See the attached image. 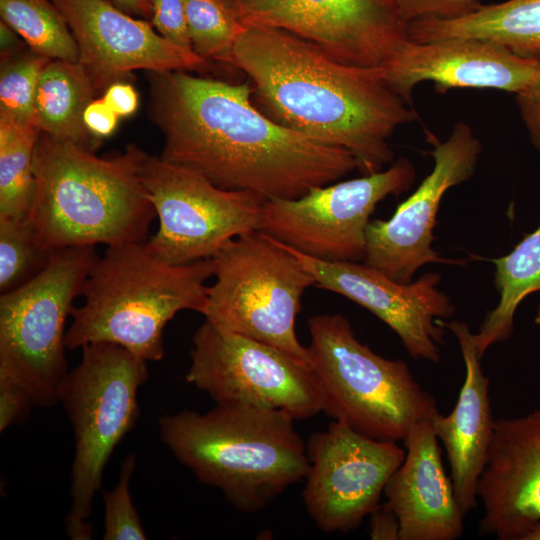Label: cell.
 <instances>
[{
    "mask_svg": "<svg viewBox=\"0 0 540 540\" xmlns=\"http://www.w3.org/2000/svg\"><path fill=\"white\" fill-rule=\"evenodd\" d=\"M148 75V115L164 139L160 157L220 188L296 199L358 168L348 150L265 116L248 80L234 84L186 71Z\"/></svg>",
    "mask_w": 540,
    "mask_h": 540,
    "instance_id": "6da1fadb",
    "label": "cell"
},
{
    "mask_svg": "<svg viewBox=\"0 0 540 540\" xmlns=\"http://www.w3.org/2000/svg\"><path fill=\"white\" fill-rule=\"evenodd\" d=\"M232 66L244 72L255 107L277 124L342 147L369 175L393 161L389 139L418 114L383 67L339 62L284 30L244 26Z\"/></svg>",
    "mask_w": 540,
    "mask_h": 540,
    "instance_id": "7a4b0ae2",
    "label": "cell"
},
{
    "mask_svg": "<svg viewBox=\"0 0 540 540\" xmlns=\"http://www.w3.org/2000/svg\"><path fill=\"white\" fill-rule=\"evenodd\" d=\"M147 153L135 144L98 157L40 132L28 213L39 244L69 247L145 243L156 212L142 181Z\"/></svg>",
    "mask_w": 540,
    "mask_h": 540,
    "instance_id": "3957f363",
    "label": "cell"
},
{
    "mask_svg": "<svg viewBox=\"0 0 540 540\" xmlns=\"http://www.w3.org/2000/svg\"><path fill=\"white\" fill-rule=\"evenodd\" d=\"M294 421L283 410L236 403L184 409L158 424L163 443L199 482L256 513L306 476V444Z\"/></svg>",
    "mask_w": 540,
    "mask_h": 540,
    "instance_id": "277c9868",
    "label": "cell"
},
{
    "mask_svg": "<svg viewBox=\"0 0 540 540\" xmlns=\"http://www.w3.org/2000/svg\"><path fill=\"white\" fill-rule=\"evenodd\" d=\"M212 276L211 259L173 265L145 243L107 246L84 281L83 305L72 309L66 347L109 342L146 362L159 361L166 324L183 310L203 313Z\"/></svg>",
    "mask_w": 540,
    "mask_h": 540,
    "instance_id": "5b68a950",
    "label": "cell"
},
{
    "mask_svg": "<svg viewBox=\"0 0 540 540\" xmlns=\"http://www.w3.org/2000/svg\"><path fill=\"white\" fill-rule=\"evenodd\" d=\"M312 368L323 412L376 440H404L418 421L438 412L435 398L402 359L373 352L340 313L308 319Z\"/></svg>",
    "mask_w": 540,
    "mask_h": 540,
    "instance_id": "8992f818",
    "label": "cell"
},
{
    "mask_svg": "<svg viewBox=\"0 0 540 540\" xmlns=\"http://www.w3.org/2000/svg\"><path fill=\"white\" fill-rule=\"evenodd\" d=\"M146 361L124 347L95 342L82 347L79 364L62 380L58 401L73 427L71 508L65 528L72 540H90L93 500L113 450L136 424L137 392L149 377Z\"/></svg>",
    "mask_w": 540,
    "mask_h": 540,
    "instance_id": "52a82bcc",
    "label": "cell"
},
{
    "mask_svg": "<svg viewBox=\"0 0 540 540\" xmlns=\"http://www.w3.org/2000/svg\"><path fill=\"white\" fill-rule=\"evenodd\" d=\"M215 283L202 315L224 331L275 346L312 367L295 321L313 275L284 244L260 230L236 237L212 258Z\"/></svg>",
    "mask_w": 540,
    "mask_h": 540,
    "instance_id": "ba28073f",
    "label": "cell"
},
{
    "mask_svg": "<svg viewBox=\"0 0 540 540\" xmlns=\"http://www.w3.org/2000/svg\"><path fill=\"white\" fill-rule=\"evenodd\" d=\"M98 257L95 246L54 251L38 275L0 296V378L21 386L35 405L59 402L68 373L65 323Z\"/></svg>",
    "mask_w": 540,
    "mask_h": 540,
    "instance_id": "9c48e42d",
    "label": "cell"
},
{
    "mask_svg": "<svg viewBox=\"0 0 540 540\" xmlns=\"http://www.w3.org/2000/svg\"><path fill=\"white\" fill-rule=\"evenodd\" d=\"M141 176L159 220L145 246L166 263L211 259L229 241L260 229L264 199L252 192L220 188L191 169L148 154Z\"/></svg>",
    "mask_w": 540,
    "mask_h": 540,
    "instance_id": "30bf717a",
    "label": "cell"
},
{
    "mask_svg": "<svg viewBox=\"0 0 540 540\" xmlns=\"http://www.w3.org/2000/svg\"><path fill=\"white\" fill-rule=\"evenodd\" d=\"M186 381L216 404L279 409L295 420L323 412V395L313 368L287 352L207 320L193 335Z\"/></svg>",
    "mask_w": 540,
    "mask_h": 540,
    "instance_id": "8fae6325",
    "label": "cell"
},
{
    "mask_svg": "<svg viewBox=\"0 0 540 540\" xmlns=\"http://www.w3.org/2000/svg\"><path fill=\"white\" fill-rule=\"evenodd\" d=\"M413 164L400 158L387 169L311 189L296 199L264 200L260 231L309 257L364 262L366 230L377 204L408 190Z\"/></svg>",
    "mask_w": 540,
    "mask_h": 540,
    "instance_id": "7c38bea8",
    "label": "cell"
},
{
    "mask_svg": "<svg viewBox=\"0 0 540 540\" xmlns=\"http://www.w3.org/2000/svg\"><path fill=\"white\" fill-rule=\"evenodd\" d=\"M243 26L284 30L354 66L384 67L408 41L395 0H225Z\"/></svg>",
    "mask_w": 540,
    "mask_h": 540,
    "instance_id": "4fadbf2b",
    "label": "cell"
},
{
    "mask_svg": "<svg viewBox=\"0 0 540 540\" xmlns=\"http://www.w3.org/2000/svg\"><path fill=\"white\" fill-rule=\"evenodd\" d=\"M308 470L302 499L307 514L323 532L356 529L380 504L405 450L376 440L334 420L306 444Z\"/></svg>",
    "mask_w": 540,
    "mask_h": 540,
    "instance_id": "5bb4252c",
    "label": "cell"
},
{
    "mask_svg": "<svg viewBox=\"0 0 540 540\" xmlns=\"http://www.w3.org/2000/svg\"><path fill=\"white\" fill-rule=\"evenodd\" d=\"M482 145L465 122L454 124L449 137L430 152L432 171L388 220H372L366 230L364 263L400 283H410L430 263L463 264L433 249L434 227L444 194L475 173Z\"/></svg>",
    "mask_w": 540,
    "mask_h": 540,
    "instance_id": "9a60e30c",
    "label": "cell"
},
{
    "mask_svg": "<svg viewBox=\"0 0 540 540\" xmlns=\"http://www.w3.org/2000/svg\"><path fill=\"white\" fill-rule=\"evenodd\" d=\"M287 247L313 275L318 288L366 308L396 333L413 359L441 360L445 328L439 319L451 317L455 308L438 288V273L427 272L404 284L364 262L325 261Z\"/></svg>",
    "mask_w": 540,
    "mask_h": 540,
    "instance_id": "2e32d148",
    "label": "cell"
},
{
    "mask_svg": "<svg viewBox=\"0 0 540 540\" xmlns=\"http://www.w3.org/2000/svg\"><path fill=\"white\" fill-rule=\"evenodd\" d=\"M79 50L78 62L96 92L124 81L135 70L203 71L209 61L193 49L162 37L153 25L133 18L108 0H53Z\"/></svg>",
    "mask_w": 540,
    "mask_h": 540,
    "instance_id": "e0dca14e",
    "label": "cell"
},
{
    "mask_svg": "<svg viewBox=\"0 0 540 540\" xmlns=\"http://www.w3.org/2000/svg\"><path fill=\"white\" fill-rule=\"evenodd\" d=\"M392 89L413 106V90L424 81L438 93L453 88H488L517 94L539 74L540 62L477 38L426 43L408 40L383 67Z\"/></svg>",
    "mask_w": 540,
    "mask_h": 540,
    "instance_id": "ac0fdd59",
    "label": "cell"
},
{
    "mask_svg": "<svg viewBox=\"0 0 540 540\" xmlns=\"http://www.w3.org/2000/svg\"><path fill=\"white\" fill-rule=\"evenodd\" d=\"M477 496L483 507L480 535L523 540L540 521V406L494 421Z\"/></svg>",
    "mask_w": 540,
    "mask_h": 540,
    "instance_id": "d6986e66",
    "label": "cell"
},
{
    "mask_svg": "<svg viewBox=\"0 0 540 540\" xmlns=\"http://www.w3.org/2000/svg\"><path fill=\"white\" fill-rule=\"evenodd\" d=\"M404 441L405 457L388 480L386 505L400 525V540H456L464 514L445 472L432 416L415 423Z\"/></svg>",
    "mask_w": 540,
    "mask_h": 540,
    "instance_id": "ffe728a7",
    "label": "cell"
},
{
    "mask_svg": "<svg viewBox=\"0 0 540 540\" xmlns=\"http://www.w3.org/2000/svg\"><path fill=\"white\" fill-rule=\"evenodd\" d=\"M458 341L465 365V378L456 405L448 415L435 413L432 424L443 444L457 503L464 514L475 509L477 488L486 465L493 436L494 419L489 396V378L480 364L474 333L459 320H439Z\"/></svg>",
    "mask_w": 540,
    "mask_h": 540,
    "instance_id": "44dd1931",
    "label": "cell"
},
{
    "mask_svg": "<svg viewBox=\"0 0 540 540\" xmlns=\"http://www.w3.org/2000/svg\"><path fill=\"white\" fill-rule=\"evenodd\" d=\"M407 35L416 43L456 37L482 39L540 62V0H506L483 4L456 19L415 21L408 24Z\"/></svg>",
    "mask_w": 540,
    "mask_h": 540,
    "instance_id": "7402d4cb",
    "label": "cell"
},
{
    "mask_svg": "<svg viewBox=\"0 0 540 540\" xmlns=\"http://www.w3.org/2000/svg\"><path fill=\"white\" fill-rule=\"evenodd\" d=\"M95 94L79 62L50 60L40 74L34 99L40 132L95 152L100 140L90 134L83 121L84 110Z\"/></svg>",
    "mask_w": 540,
    "mask_h": 540,
    "instance_id": "603a6c76",
    "label": "cell"
},
{
    "mask_svg": "<svg viewBox=\"0 0 540 540\" xmlns=\"http://www.w3.org/2000/svg\"><path fill=\"white\" fill-rule=\"evenodd\" d=\"M494 284L500 299L474 334L482 358L489 347L510 338L517 307L529 294L540 291V224L507 255L493 260Z\"/></svg>",
    "mask_w": 540,
    "mask_h": 540,
    "instance_id": "cb8c5ba5",
    "label": "cell"
},
{
    "mask_svg": "<svg viewBox=\"0 0 540 540\" xmlns=\"http://www.w3.org/2000/svg\"><path fill=\"white\" fill-rule=\"evenodd\" d=\"M0 16L33 52L78 62L77 43L53 0H0Z\"/></svg>",
    "mask_w": 540,
    "mask_h": 540,
    "instance_id": "d4e9b609",
    "label": "cell"
},
{
    "mask_svg": "<svg viewBox=\"0 0 540 540\" xmlns=\"http://www.w3.org/2000/svg\"><path fill=\"white\" fill-rule=\"evenodd\" d=\"M40 134L34 125L0 120V218L28 216L33 192V156Z\"/></svg>",
    "mask_w": 540,
    "mask_h": 540,
    "instance_id": "484cf974",
    "label": "cell"
},
{
    "mask_svg": "<svg viewBox=\"0 0 540 540\" xmlns=\"http://www.w3.org/2000/svg\"><path fill=\"white\" fill-rule=\"evenodd\" d=\"M192 49L205 60L232 66L233 50L244 26L225 0H185Z\"/></svg>",
    "mask_w": 540,
    "mask_h": 540,
    "instance_id": "4316f807",
    "label": "cell"
},
{
    "mask_svg": "<svg viewBox=\"0 0 540 540\" xmlns=\"http://www.w3.org/2000/svg\"><path fill=\"white\" fill-rule=\"evenodd\" d=\"M53 252L38 242L28 216L0 218V292L13 291L38 275Z\"/></svg>",
    "mask_w": 540,
    "mask_h": 540,
    "instance_id": "83f0119b",
    "label": "cell"
},
{
    "mask_svg": "<svg viewBox=\"0 0 540 540\" xmlns=\"http://www.w3.org/2000/svg\"><path fill=\"white\" fill-rule=\"evenodd\" d=\"M50 60L29 49L1 62L0 120L16 125H36V88L40 74Z\"/></svg>",
    "mask_w": 540,
    "mask_h": 540,
    "instance_id": "f1b7e54d",
    "label": "cell"
},
{
    "mask_svg": "<svg viewBox=\"0 0 540 540\" xmlns=\"http://www.w3.org/2000/svg\"><path fill=\"white\" fill-rule=\"evenodd\" d=\"M135 467V455L122 462L117 485L104 491V540H145L146 533L132 503L129 482Z\"/></svg>",
    "mask_w": 540,
    "mask_h": 540,
    "instance_id": "f546056e",
    "label": "cell"
},
{
    "mask_svg": "<svg viewBox=\"0 0 540 540\" xmlns=\"http://www.w3.org/2000/svg\"><path fill=\"white\" fill-rule=\"evenodd\" d=\"M401 19L408 25L426 19L450 20L479 9L481 0H395Z\"/></svg>",
    "mask_w": 540,
    "mask_h": 540,
    "instance_id": "4dcf8cb0",
    "label": "cell"
},
{
    "mask_svg": "<svg viewBox=\"0 0 540 540\" xmlns=\"http://www.w3.org/2000/svg\"><path fill=\"white\" fill-rule=\"evenodd\" d=\"M151 24L169 42L192 49L185 0H150Z\"/></svg>",
    "mask_w": 540,
    "mask_h": 540,
    "instance_id": "1f68e13d",
    "label": "cell"
},
{
    "mask_svg": "<svg viewBox=\"0 0 540 540\" xmlns=\"http://www.w3.org/2000/svg\"><path fill=\"white\" fill-rule=\"evenodd\" d=\"M33 401L18 384L0 378V431L19 423L28 413Z\"/></svg>",
    "mask_w": 540,
    "mask_h": 540,
    "instance_id": "d6a6232c",
    "label": "cell"
},
{
    "mask_svg": "<svg viewBox=\"0 0 540 540\" xmlns=\"http://www.w3.org/2000/svg\"><path fill=\"white\" fill-rule=\"evenodd\" d=\"M516 103L530 141L540 155V74L516 94Z\"/></svg>",
    "mask_w": 540,
    "mask_h": 540,
    "instance_id": "836d02e7",
    "label": "cell"
},
{
    "mask_svg": "<svg viewBox=\"0 0 540 540\" xmlns=\"http://www.w3.org/2000/svg\"><path fill=\"white\" fill-rule=\"evenodd\" d=\"M118 119L119 116L103 97L93 99L83 113L87 130L98 140L110 136L115 131Z\"/></svg>",
    "mask_w": 540,
    "mask_h": 540,
    "instance_id": "e575fe53",
    "label": "cell"
},
{
    "mask_svg": "<svg viewBox=\"0 0 540 540\" xmlns=\"http://www.w3.org/2000/svg\"><path fill=\"white\" fill-rule=\"evenodd\" d=\"M120 117L132 115L138 107V95L134 87L125 81L111 84L102 96Z\"/></svg>",
    "mask_w": 540,
    "mask_h": 540,
    "instance_id": "d590c367",
    "label": "cell"
},
{
    "mask_svg": "<svg viewBox=\"0 0 540 540\" xmlns=\"http://www.w3.org/2000/svg\"><path fill=\"white\" fill-rule=\"evenodd\" d=\"M369 525V534L373 540H400L399 521L386 503L379 504L369 515Z\"/></svg>",
    "mask_w": 540,
    "mask_h": 540,
    "instance_id": "8d00e7d4",
    "label": "cell"
},
{
    "mask_svg": "<svg viewBox=\"0 0 540 540\" xmlns=\"http://www.w3.org/2000/svg\"><path fill=\"white\" fill-rule=\"evenodd\" d=\"M0 40L1 62L21 53L22 43H25L19 34L2 20L0 21Z\"/></svg>",
    "mask_w": 540,
    "mask_h": 540,
    "instance_id": "74e56055",
    "label": "cell"
},
{
    "mask_svg": "<svg viewBox=\"0 0 540 540\" xmlns=\"http://www.w3.org/2000/svg\"><path fill=\"white\" fill-rule=\"evenodd\" d=\"M117 7L126 13L151 18L152 5L150 0H111Z\"/></svg>",
    "mask_w": 540,
    "mask_h": 540,
    "instance_id": "f35d334b",
    "label": "cell"
},
{
    "mask_svg": "<svg viewBox=\"0 0 540 540\" xmlns=\"http://www.w3.org/2000/svg\"><path fill=\"white\" fill-rule=\"evenodd\" d=\"M523 540H540V521L526 533Z\"/></svg>",
    "mask_w": 540,
    "mask_h": 540,
    "instance_id": "ab89813d",
    "label": "cell"
},
{
    "mask_svg": "<svg viewBox=\"0 0 540 540\" xmlns=\"http://www.w3.org/2000/svg\"><path fill=\"white\" fill-rule=\"evenodd\" d=\"M534 321H535V323H536L537 325L540 326V304H539V306H538L537 313H536V315H535Z\"/></svg>",
    "mask_w": 540,
    "mask_h": 540,
    "instance_id": "60d3db41",
    "label": "cell"
}]
</instances>
